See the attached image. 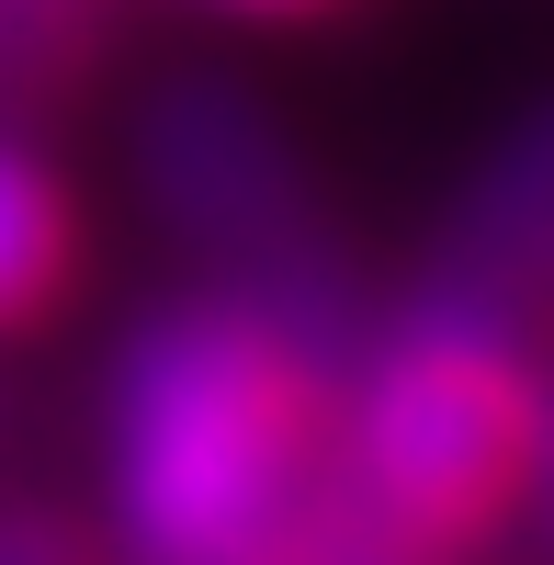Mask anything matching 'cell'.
I'll return each instance as SVG.
<instances>
[{"instance_id": "7", "label": "cell", "mask_w": 554, "mask_h": 565, "mask_svg": "<svg viewBox=\"0 0 554 565\" xmlns=\"http://www.w3.org/2000/svg\"><path fill=\"white\" fill-rule=\"evenodd\" d=\"M103 57V0H0V103H45Z\"/></svg>"}, {"instance_id": "8", "label": "cell", "mask_w": 554, "mask_h": 565, "mask_svg": "<svg viewBox=\"0 0 554 565\" xmlns=\"http://www.w3.org/2000/svg\"><path fill=\"white\" fill-rule=\"evenodd\" d=\"M0 565H90L68 521H0Z\"/></svg>"}, {"instance_id": "9", "label": "cell", "mask_w": 554, "mask_h": 565, "mask_svg": "<svg viewBox=\"0 0 554 565\" xmlns=\"http://www.w3.org/2000/svg\"><path fill=\"white\" fill-rule=\"evenodd\" d=\"M532 487H543V521H554V396H543V430H532Z\"/></svg>"}, {"instance_id": "10", "label": "cell", "mask_w": 554, "mask_h": 565, "mask_svg": "<svg viewBox=\"0 0 554 565\" xmlns=\"http://www.w3.org/2000/svg\"><path fill=\"white\" fill-rule=\"evenodd\" d=\"M249 12H306V0H249Z\"/></svg>"}, {"instance_id": "4", "label": "cell", "mask_w": 554, "mask_h": 565, "mask_svg": "<svg viewBox=\"0 0 554 565\" xmlns=\"http://www.w3.org/2000/svg\"><path fill=\"white\" fill-rule=\"evenodd\" d=\"M441 282H465V295H498V306H532L554 295V114H532L498 170L465 193L441 238Z\"/></svg>"}, {"instance_id": "5", "label": "cell", "mask_w": 554, "mask_h": 565, "mask_svg": "<svg viewBox=\"0 0 554 565\" xmlns=\"http://www.w3.org/2000/svg\"><path fill=\"white\" fill-rule=\"evenodd\" d=\"M260 565H452V543H430L419 521H396L385 498H362L340 476V487H306L295 498V521L271 532Z\"/></svg>"}, {"instance_id": "6", "label": "cell", "mask_w": 554, "mask_h": 565, "mask_svg": "<svg viewBox=\"0 0 554 565\" xmlns=\"http://www.w3.org/2000/svg\"><path fill=\"white\" fill-rule=\"evenodd\" d=\"M57 271H68V204L34 159L0 148V328H23L57 295Z\"/></svg>"}, {"instance_id": "3", "label": "cell", "mask_w": 554, "mask_h": 565, "mask_svg": "<svg viewBox=\"0 0 554 565\" xmlns=\"http://www.w3.org/2000/svg\"><path fill=\"white\" fill-rule=\"evenodd\" d=\"M136 148H148L159 215L226 271V295H238L249 317H271L306 362L351 351V328H362L351 260H340L329 226H317L306 170H295V148L271 136V114L249 103V90H215V79L159 90L148 125H136Z\"/></svg>"}, {"instance_id": "1", "label": "cell", "mask_w": 554, "mask_h": 565, "mask_svg": "<svg viewBox=\"0 0 554 565\" xmlns=\"http://www.w3.org/2000/svg\"><path fill=\"white\" fill-rule=\"evenodd\" d=\"M317 396L329 362H306L238 295L136 328L114 373V487L136 565H260L317 487Z\"/></svg>"}, {"instance_id": "2", "label": "cell", "mask_w": 554, "mask_h": 565, "mask_svg": "<svg viewBox=\"0 0 554 565\" xmlns=\"http://www.w3.org/2000/svg\"><path fill=\"white\" fill-rule=\"evenodd\" d=\"M532 430H543V385L521 362V306L430 271V295L362 362L351 487L419 521L430 543H465L532 487Z\"/></svg>"}]
</instances>
